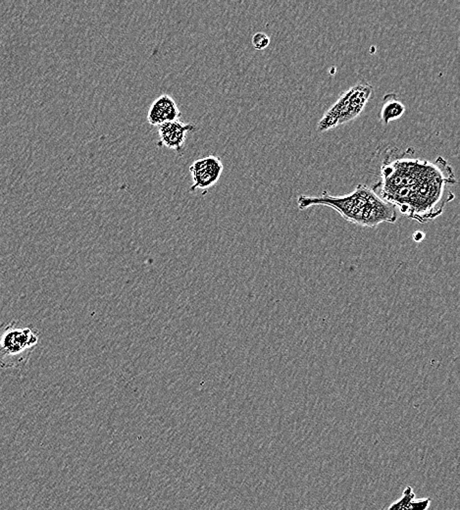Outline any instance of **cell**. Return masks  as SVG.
Listing matches in <instances>:
<instances>
[{"label":"cell","mask_w":460,"mask_h":510,"mask_svg":"<svg viewBox=\"0 0 460 510\" xmlns=\"http://www.w3.org/2000/svg\"><path fill=\"white\" fill-rule=\"evenodd\" d=\"M317 206L333 208L343 219L361 227L376 228L382 223H395L398 220L397 209L380 199L365 184H359L352 193L339 197L329 195L327 191L317 197H298L300 210Z\"/></svg>","instance_id":"cell-1"},{"label":"cell","mask_w":460,"mask_h":510,"mask_svg":"<svg viewBox=\"0 0 460 510\" xmlns=\"http://www.w3.org/2000/svg\"><path fill=\"white\" fill-rule=\"evenodd\" d=\"M38 340V332L34 328L18 326L15 321L5 325L0 333V367H24Z\"/></svg>","instance_id":"cell-2"},{"label":"cell","mask_w":460,"mask_h":510,"mask_svg":"<svg viewBox=\"0 0 460 510\" xmlns=\"http://www.w3.org/2000/svg\"><path fill=\"white\" fill-rule=\"evenodd\" d=\"M373 88L368 84H359L350 88L338 99L318 123L317 131L324 133L359 117L370 99Z\"/></svg>","instance_id":"cell-3"},{"label":"cell","mask_w":460,"mask_h":510,"mask_svg":"<svg viewBox=\"0 0 460 510\" xmlns=\"http://www.w3.org/2000/svg\"><path fill=\"white\" fill-rule=\"evenodd\" d=\"M224 166L218 156H208L195 160L190 167L193 183L191 191L210 189L219 181Z\"/></svg>","instance_id":"cell-4"},{"label":"cell","mask_w":460,"mask_h":510,"mask_svg":"<svg viewBox=\"0 0 460 510\" xmlns=\"http://www.w3.org/2000/svg\"><path fill=\"white\" fill-rule=\"evenodd\" d=\"M197 127L193 124H186L182 121L176 120L172 122L164 123L157 127L159 141L158 147H167L175 150L179 156H183L184 143L189 132H193Z\"/></svg>","instance_id":"cell-5"},{"label":"cell","mask_w":460,"mask_h":510,"mask_svg":"<svg viewBox=\"0 0 460 510\" xmlns=\"http://www.w3.org/2000/svg\"><path fill=\"white\" fill-rule=\"evenodd\" d=\"M181 111L178 107L176 101L170 95H162L157 97L149 107L147 114V121L149 125L158 127L164 123L179 120Z\"/></svg>","instance_id":"cell-6"},{"label":"cell","mask_w":460,"mask_h":510,"mask_svg":"<svg viewBox=\"0 0 460 510\" xmlns=\"http://www.w3.org/2000/svg\"><path fill=\"white\" fill-rule=\"evenodd\" d=\"M405 113V106L396 93H388L383 99L380 120L385 126L389 125L391 121L400 119Z\"/></svg>","instance_id":"cell-7"},{"label":"cell","mask_w":460,"mask_h":510,"mask_svg":"<svg viewBox=\"0 0 460 510\" xmlns=\"http://www.w3.org/2000/svg\"><path fill=\"white\" fill-rule=\"evenodd\" d=\"M431 505V498L415 500V493L411 487H407L402 498L396 500L385 510H427Z\"/></svg>","instance_id":"cell-8"},{"label":"cell","mask_w":460,"mask_h":510,"mask_svg":"<svg viewBox=\"0 0 460 510\" xmlns=\"http://www.w3.org/2000/svg\"><path fill=\"white\" fill-rule=\"evenodd\" d=\"M252 42L255 49L264 50L269 47L270 38L265 33L258 32L252 36Z\"/></svg>","instance_id":"cell-9"}]
</instances>
